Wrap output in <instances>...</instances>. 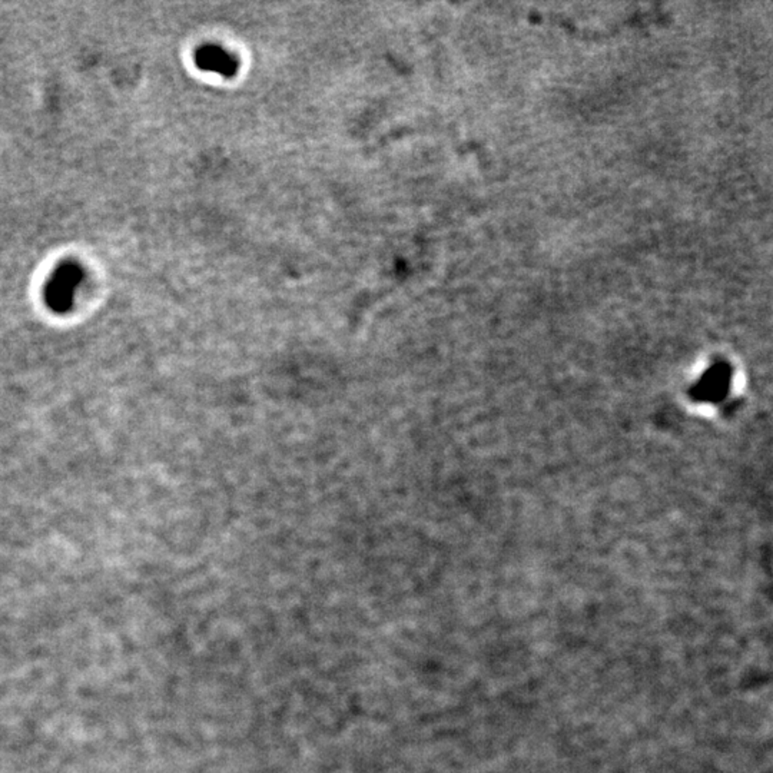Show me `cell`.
Masks as SVG:
<instances>
[{"instance_id":"2","label":"cell","mask_w":773,"mask_h":773,"mask_svg":"<svg viewBox=\"0 0 773 773\" xmlns=\"http://www.w3.org/2000/svg\"><path fill=\"white\" fill-rule=\"evenodd\" d=\"M197 63L204 71L218 72L221 75L229 76L235 72V61L225 51L217 46H205L197 52Z\"/></svg>"},{"instance_id":"1","label":"cell","mask_w":773,"mask_h":773,"mask_svg":"<svg viewBox=\"0 0 773 773\" xmlns=\"http://www.w3.org/2000/svg\"><path fill=\"white\" fill-rule=\"evenodd\" d=\"M83 276L82 266L73 261H66L55 269L45 289L46 304L53 313L65 314L71 311L76 289Z\"/></svg>"}]
</instances>
